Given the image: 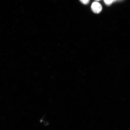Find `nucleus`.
<instances>
[{
	"label": "nucleus",
	"mask_w": 130,
	"mask_h": 130,
	"mask_svg": "<svg viewBox=\"0 0 130 130\" xmlns=\"http://www.w3.org/2000/svg\"><path fill=\"white\" fill-rule=\"evenodd\" d=\"M91 8L93 11L96 13H100L102 10L101 5L97 2L93 3L91 5Z\"/></svg>",
	"instance_id": "obj_1"
},
{
	"label": "nucleus",
	"mask_w": 130,
	"mask_h": 130,
	"mask_svg": "<svg viewBox=\"0 0 130 130\" xmlns=\"http://www.w3.org/2000/svg\"><path fill=\"white\" fill-rule=\"evenodd\" d=\"M80 1L84 5H87L88 4L90 0H80Z\"/></svg>",
	"instance_id": "obj_3"
},
{
	"label": "nucleus",
	"mask_w": 130,
	"mask_h": 130,
	"mask_svg": "<svg viewBox=\"0 0 130 130\" xmlns=\"http://www.w3.org/2000/svg\"><path fill=\"white\" fill-rule=\"evenodd\" d=\"M96 1H100V0H96Z\"/></svg>",
	"instance_id": "obj_4"
},
{
	"label": "nucleus",
	"mask_w": 130,
	"mask_h": 130,
	"mask_svg": "<svg viewBox=\"0 0 130 130\" xmlns=\"http://www.w3.org/2000/svg\"><path fill=\"white\" fill-rule=\"evenodd\" d=\"M116 1V0H104V1L107 5H111L112 3Z\"/></svg>",
	"instance_id": "obj_2"
}]
</instances>
